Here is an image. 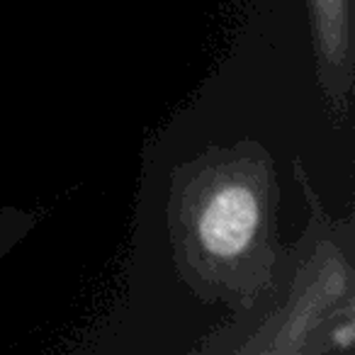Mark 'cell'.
Here are the masks:
<instances>
[{"instance_id": "7a4b0ae2", "label": "cell", "mask_w": 355, "mask_h": 355, "mask_svg": "<svg viewBox=\"0 0 355 355\" xmlns=\"http://www.w3.org/2000/svg\"><path fill=\"white\" fill-rule=\"evenodd\" d=\"M319 80L336 110L348 103L353 83L348 0H309Z\"/></svg>"}, {"instance_id": "6da1fadb", "label": "cell", "mask_w": 355, "mask_h": 355, "mask_svg": "<svg viewBox=\"0 0 355 355\" xmlns=\"http://www.w3.org/2000/svg\"><path fill=\"white\" fill-rule=\"evenodd\" d=\"M277 198L261 144L209 148L175 168L168 224L178 272L195 295L248 309L272 287Z\"/></svg>"}]
</instances>
